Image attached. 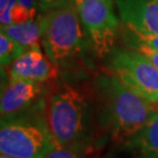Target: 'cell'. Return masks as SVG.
Returning a JSON list of instances; mask_svg holds the SVG:
<instances>
[{
  "mask_svg": "<svg viewBox=\"0 0 158 158\" xmlns=\"http://www.w3.org/2000/svg\"><path fill=\"white\" fill-rule=\"evenodd\" d=\"M128 147L135 158H158V112L129 138Z\"/></svg>",
  "mask_w": 158,
  "mask_h": 158,
  "instance_id": "cell-10",
  "label": "cell"
},
{
  "mask_svg": "<svg viewBox=\"0 0 158 158\" xmlns=\"http://www.w3.org/2000/svg\"><path fill=\"white\" fill-rule=\"evenodd\" d=\"M65 1H67V0H37L41 15L45 14L50 9L63 4Z\"/></svg>",
  "mask_w": 158,
  "mask_h": 158,
  "instance_id": "cell-18",
  "label": "cell"
},
{
  "mask_svg": "<svg viewBox=\"0 0 158 158\" xmlns=\"http://www.w3.org/2000/svg\"><path fill=\"white\" fill-rule=\"evenodd\" d=\"M44 82L11 80L1 94V120L26 117L42 105Z\"/></svg>",
  "mask_w": 158,
  "mask_h": 158,
  "instance_id": "cell-7",
  "label": "cell"
},
{
  "mask_svg": "<svg viewBox=\"0 0 158 158\" xmlns=\"http://www.w3.org/2000/svg\"><path fill=\"white\" fill-rule=\"evenodd\" d=\"M123 39L126 44L139 43L158 50V34H141L125 28L123 31Z\"/></svg>",
  "mask_w": 158,
  "mask_h": 158,
  "instance_id": "cell-14",
  "label": "cell"
},
{
  "mask_svg": "<svg viewBox=\"0 0 158 158\" xmlns=\"http://www.w3.org/2000/svg\"><path fill=\"white\" fill-rule=\"evenodd\" d=\"M8 75L11 80H29L47 82L58 77V66L41 48L26 50L20 58L8 66Z\"/></svg>",
  "mask_w": 158,
  "mask_h": 158,
  "instance_id": "cell-8",
  "label": "cell"
},
{
  "mask_svg": "<svg viewBox=\"0 0 158 158\" xmlns=\"http://www.w3.org/2000/svg\"><path fill=\"white\" fill-rule=\"evenodd\" d=\"M79 19L96 52L109 53L117 37L119 20L114 10V0H74Z\"/></svg>",
  "mask_w": 158,
  "mask_h": 158,
  "instance_id": "cell-5",
  "label": "cell"
},
{
  "mask_svg": "<svg viewBox=\"0 0 158 158\" xmlns=\"http://www.w3.org/2000/svg\"><path fill=\"white\" fill-rule=\"evenodd\" d=\"M111 69L125 86L150 103L158 102V69L142 53L134 49L116 50Z\"/></svg>",
  "mask_w": 158,
  "mask_h": 158,
  "instance_id": "cell-6",
  "label": "cell"
},
{
  "mask_svg": "<svg viewBox=\"0 0 158 158\" xmlns=\"http://www.w3.org/2000/svg\"><path fill=\"white\" fill-rule=\"evenodd\" d=\"M26 49L18 43L17 41L11 39L10 37L0 33V63L1 67L9 66L18 58L23 55Z\"/></svg>",
  "mask_w": 158,
  "mask_h": 158,
  "instance_id": "cell-13",
  "label": "cell"
},
{
  "mask_svg": "<svg viewBox=\"0 0 158 158\" xmlns=\"http://www.w3.org/2000/svg\"><path fill=\"white\" fill-rule=\"evenodd\" d=\"M120 20L129 30L158 34V0H115Z\"/></svg>",
  "mask_w": 158,
  "mask_h": 158,
  "instance_id": "cell-9",
  "label": "cell"
},
{
  "mask_svg": "<svg viewBox=\"0 0 158 158\" xmlns=\"http://www.w3.org/2000/svg\"><path fill=\"white\" fill-rule=\"evenodd\" d=\"M98 83L104 114L113 132L119 138L129 139L149 120L155 109L114 75H103Z\"/></svg>",
  "mask_w": 158,
  "mask_h": 158,
  "instance_id": "cell-1",
  "label": "cell"
},
{
  "mask_svg": "<svg viewBox=\"0 0 158 158\" xmlns=\"http://www.w3.org/2000/svg\"><path fill=\"white\" fill-rule=\"evenodd\" d=\"M127 45L131 47V49H134L135 52L142 53L145 58H147L158 69V50L150 48V47L139 43H128Z\"/></svg>",
  "mask_w": 158,
  "mask_h": 158,
  "instance_id": "cell-15",
  "label": "cell"
},
{
  "mask_svg": "<svg viewBox=\"0 0 158 158\" xmlns=\"http://www.w3.org/2000/svg\"><path fill=\"white\" fill-rule=\"evenodd\" d=\"M1 33L20 43L25 49L41 48V32L39 18L22 24L1 27Z\"/></svg>",
  "mask_w": 158,
  "mask_h": 158,
  "instance_id": "cell-11",
  "label": "cell"
},
{
  "mask_svg": "<svg viewBox=\"0 0 158 158\" xmlns=\"http://www.w3.org/2000/svg\"><path fill=\"white\" fill-rule=\"evenodd\" d=\"M154 109H155L156 111L158 112V102H157V103H155V107H154Z\"/></svg>",
  "mask_w": 158,
  "mask_h": 158,
  "instance_id": "cell-21",
  "label": "cell"
},
{
  "mask_svg": "<svg viewBox=\"0 0 158 158\" xmlns=\"http://www.w3.org/2000/svg\"><path fill=\"white\" fill-rule=\"evenodd\" d=\"M87 104L85 97L64 84L49 94L46 104V123L56 148H69L83 135Z\"/></svg>",
  "mask_w": 158,
  "mask_h": 158,
  "instance_id": "cell-3",
  "label": "cell"
},
{
  "mask_svg": "<svg viewBox=\"0 0 158 158\" xmlns=\"http://www.w3.org/2000/svg\"><path fill=\"white\" fill-rule=\"evenodd\" d=\"M46 158H78V156L68 148H56L46 156Z\"/></svg>",
  "mask_w": 158,
  "mask_h": 158,
  "instance_id": "cell-17",
  "label": "cell"
},
{
  "mask_svg": "<svg viewBox=\"0 0 158 158\" xmlns=\"http://www.w3.org/2000/svg\"><path fill=\"white\" fill-rule=\"evenodd\" d=\"M28 21H33L30 12L22 6L18 0H9L8 4L0 11V24L1 27L14 24H22Z\"/></svg>",
  "mask_w": 158,
  "mask_h": 158,
  "instance_id": "cell-12",
  "label": "cell"
},
{
  "mask_svg": "<svg viewBox=\"0 0 158 158\" xmlns=\"http://www.w3.org/2000/svg\"><path fill=\"white\" fill-rule=\"evenodd\" d=\"M56 148L48 125L39 119L1 120L0 152L18 158H46Z\"/></svg>",
  "mask_w": 158,
  "mask_h": 158,
  "instance_id": "cell-4",
  "label": "cell"
},
{
  "mask_svg": "<svg viewBox=\"0 0 158 158\" xmlns=\"http://www.w3.org/2000/svg\"><path fill=\"white\" fill-rule=\"evenodd\" d=\"M39 21L41 45L56 66L85 48L84 32L74 0H67L41 15Z\"/></svg>",
  "mask_w": 158,
  "mask_h": 158,
  "instance_id": "cell-2",
  "label": "cell"
},
{
  "mask_svg": "<svg viewBox=\"0 0 158 158\" xmlns=\"http://www.w3.org/2000/svg\"><path fill=\"white\" fill-rule=\"evenodd\" d=\"M0 158H18V157L9 156V155H6V154H1V155H0Z\"/></svg>",
  "mask_w": 158,
  "mask_h": 158,
  "instance_id": "cell-20",
  "label": "cell"
},
{
  "mask_svg": "<svg viewBox=\"0 0 158 158\" xmlns=\"http://www.w3.org/2000/svg\"><path fill=\"white\" fill-rule=\"evenodd\" d=\"M18 2L30 12L33 20H36V19H38L40 17L39 15L40 10H39L37 0H18Z\"/></svg>",
  "mask_w": 158,
  "mask_h": 158,
  "instance_id": "cell-16",
  "label": "cell"
},
{
  "mask_svg": "<svg viewBox=\"0 0 158 158\" xmlns=\"http://www.w3.org/2000/svg\"><path fill=\"white\" fill-rule=\"evenodd\" d=\"M8 2H9V0H0V11L3 10V9L6 7Z\"/></svg>",
  "mask_w": 158,
  "mask_h": 158,
  "instance_id": "cell-19",
  "label": "cell"
}]
</instances>
